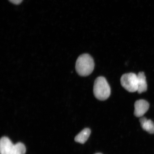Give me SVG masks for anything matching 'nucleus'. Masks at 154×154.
Listing matches in <instances>:
<instances>
[{"label": "nucleus", "mask_w": 154, "mask_h": 154, "mask_svg": "<svg viewBox=\"0 0 154 154\" xmlns=\"http://www.w3.org/2000/svg\"><path fill=\"white\" fill-rule=\"evenodd\" d=\"M95 154H102L101 153H96Z\"/></svg>", "instance_id": "nucleus-10"}, {"label": "nucleus", "mask_w": 154, "mask_h": 154, "mask_svg": "<svg viewBox=\"0 0 154 154\" xmlns=\"http://www.w3.org/2000/svg\"><path fill=\"white\" fill-rule=\"evenodd\" d=\"M91 133V130L89 128L84 129L75 137V141L80 143H84L89 138Z\"/></svg>", "instance_id": "nucleus-8"}, {"label": "nucleus", "mask_w": 154, "mask_h": 154, "mask_svg": "<svg viewBox=\"0 0 154 154\" xmlns=\"http://www.w3.org/2000/svg\"><path fill=\"white\" fill-rule=\"evenodd\" d=\"M94 59L88 54H83L77 59L75 65L76 72L79 75L86 76L91 74L94 70Z\"/></svg>", "instance_id": "nucleus-1"}, {"label": "nucleus", "mask_w": 154, "mask_h": 154, "mask_svg": "<svg viewBox=\"0 0 154 154\" xmlns=\"http://www.w3.org/2000/svg\"><path fill=\"white\" fill-rule=\"evenodd\" d=\"M93 91L96 99L104 101L108 99L111 94V88L104 77L100 76L94 82Z\"/></svg>", "instance_id": "nucleus-3"}, {"label": "nucleus", "mask_w": 154, "mask_h": 154, "mask_svg": "<svg viewBox=\"0 0 154 154\" xmlns=\"http://www.w3.org/2000/svg\"><path fill=\"white\" fill-rule=\"evenodd\" d=\"M134 114L135 116L141 117L149 110V105L147 101L144 100H139L134 103Z\"/></svg>", "instance_id": "nucleus-5"}, {"label": "nucleus", "mask_w": 154, "mask_h": 154, "mask_svg": "<svg viewBox=\"0 0 154 154\" xmlns=\"http://www.w3.org/2000/svg\"><path fill=\"white\" fill-rule=\"evenodd\" d=\"M120 82L121 85L127 91L130 92L137 91V75L134 73H127L122 75Z\"/></svg>", "instance_id": "nucleus-4"}, {"label": "nucleus", "mask_w": 154, "mask_h": 154, "mask_svg": "<svg viewBox=\"0 0 154 154\" xmlns=\"http://www.w3.org/2000/svg\"><path fill=\"white\" fill-rule=\"evenodd\" d=\"M140 125L143 129L150 134H154V123L151 120H148L145 117L140 119Z\"/></svg>", "instance_id": "nucleus-7"}, {"label": "nucleus", "mask_w": 154, "mask_h": 154, "mask_svg": "<svg viewBox=\"0 0 154 154\" xmlns=\"http://www.w3.org/2000/svg\"><path fill=\"white\" fill-rule=\"evenodd\" d=\"M26 149L24 144L21 142L13 144L6 137L1 138L0 141L1 154H25Z\"/></svg>", "instance_id": "nucleus-2"}, {"label": "nucleus", "mask_w": 154, "mask_h": 154, "mask_svg": "<svg viewBox=\"0 0 154 154\" xmlns=\"http://www.w3.org/2000/svg\"><path fill=\"white\" fill-rule=\"evenodd\" d=\"M138 93L141 94L147 91V85L146 80V77L143 72L138 73Z\"/></svg>", "instance_id": "nucleus-6"}, {"label": "nucleus", "mask_w": 154, "mask_h": 154, "mask_svg": "<svg viewBox=\"0 0 154 154\" xmlns=\"http://www.w3.org/2000/svg\"><path fill=\"white\" fill-rule=\"evenodd\" d=\"M9 1L13 4L18 5L20 4L23 0H9Z\"/></svg>", "instance_id": "nucleus-9"}]
</instances>
